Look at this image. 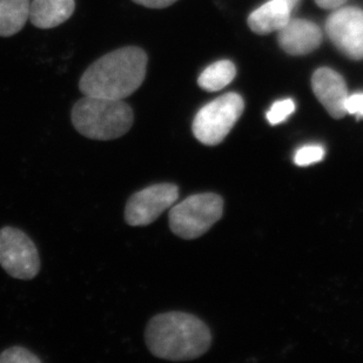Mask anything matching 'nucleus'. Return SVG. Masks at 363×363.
I'll use <instances>...</instances> for the list:
<instances>
[{
	"label": "nucleus",
	"mask_w": 363,
	"mask_h": 363,
	"mask_svg": "<svg viewBox=\"0 0 363 363\" xmlns=\"http://www.w3.org/2000/svg\"><path fill=\"white\" fill-rule=\"evenodd\" d=\"M147 55L128 46L110 52L93 62L79 82L84 96L123 100L137 91L146 77Z\"/></svg>",
	"instance_id": "obj_1"
},
{
	"label": "nucleus",
	"mask_w": 363,
	"mask_h": 363,
	"mask_svg": "<svg viewBox=\"0 0 363 363\" xmlns=\"http://www.w3.org/2000/svg\"><path fill=\"white\" fill-rule=\"evenodd\" d=\"M145 341L155 357L169 361L194 360L212 343L208 327L187 313H162L152 318L145 330Z\"/></svg>",
	"instance_id": "obj_2"
},
{
	"label": "nucleus",
	"mask_w": 363,
	"mask_h": 363,
	"mask_svg": "<svg viewBox=\"0 0 363 363\" xmlns=\"http://www.w3.org/2000/svg\"><path fill=\"white\" fill-rule=\"evenodd\" d=\"M73 126L91 140H116L133 126V111L123 100L84 96L71 113Z\"/></svg>",
	"instance_id": "obj_3"
},
{
	"label": "nucleus",
	"mask_w": 363,
	"mask_h": 363,
	"mask_svg": "<svg viewBox=\"0 0 363 363\" xmlns=\"http://www.w3.org/2000/svg\"><path fill=\"white\" fill-rule=\"evenodd\" d=\"M223 200L214 193H201L173 206L169 212V227L175 235L192 240L201 237L221 219Z\"/></svg>",
	"instance_id": "obj_4"
},
{
	"label": "nucleus",
	"mask_w": 363,
	"mask_h": 363,
	"mask_svg": "<svg viewBox=\"0 0 363 363\" xmlns=\"http://www.w3.org/2000/svg\"><path fill=\"white\" fill-rule=\"evenodd\" d=\"M245 104L238 93H227L198 112L193 121V133L207 146H216L228 135L242 114Z\"/></svg>",
	"instance_id": "obj_5"
},
{
	"label": "nucleus",
	"mask_w": 363,
	"mask_h": 363,
	"mask_svg": "<svg viewBox=\"0 0 363 363\" xmlns=\"http://www.w3.org/2000/svg\"><path fill=\"white\" fill-rule=\"evenodd\" d=\"M0 266L19 280H32L40 272V257L28 234L14 227L0 230Z\"/></svg>",
	"instance_id": "obj_6"
},
{
	"label": "nucleus",
	"mask_w": 363,
	"mask_h": 363,
	"mask_svg": "<svg viewBox=\"0 0 363 363\" xmlns=\"http://www.w3.org/2000/svg\"><path fill=\"white\" fill-rule=\"evenodd\" d=\"M179 198L178 186L155 184L134 193L127 200L125 221L132 227H144L155 223Z\"/></svg>",
	"instance_id": "obj_7"
},
{
	"label": "nucleus",
	"mask_w": 363,
	"mask_h": 363,
	"mask_svg": "<svg viewBox=\"0 0 363 363\" xmlns=\"http://www.w3.org/2000/svg\"><path fill=\"white\" fill-rule=\"evenodd\" d=\"M333 44L353 60L363 59V11L346 7L336 11L325 23Z\"/></svg>",
	"instance_id": "obj_8"
},
{
	"label": "nucleus",
	"mask_w": 363,
	"mask_h": 363,
	"mask_svg": "<svg viewBox=\"0 0 363 363\" xmlns=\"http://www.w3.org/2000/svg\"><path fill=\"white\" fill-rule=\"evenodd\" d=\"M312 89L318 100L334 119H341L346 116L348 92L346 82L339 73L327 67L318 69L312 77Z\"/></svg>",
	"instance_id": "obj_9"
},
{
	"label": "nucleus",
	"mask_w": 363,
	"mask_h": 363,
	"mask_svg": "<svg viewBox=\"0 0 363 363\" xmlns=\"http://www.w3.org/2000/svg\"><path fill=\"white\" fill-rule=\"evenodd\" d=\"M279 44L291 55H306L315 51L323 41L318 25L303 19L288 21L279 31Z\"/></svg>",
	"instance_id": "obj_10"
},
{
	"label": "nucleus",
	"mask_w": 363,
	"mask_h": 363,
	"mask_svg": "<svg viewBox=\"0 0 363 363\" xmlns=\"http://www.w3.org/2000/svg\"><path fill=\"white\" fill-rule=\"evenodd\" d=\"M76 9L74 0H33L28 19L35 28L48 30L69 21Z\"/></svg>",
	"instance_id": "obj_11"
},
{
	"label": "nucleus",
	"mask_w": 363,
	"mask_h": 363,
	"mask_svg": "<svg viewBox=\"0 0 363 363\" xmlns=\"http://www.w3.org/2000/svg\"><path fill=\"white\" fill-rule=\"evenodd\" d=\"M291 7L286 0H271L254 11L248 18V26L257 35L280 31L289 21Z\"/></svg>",
	"instance_id": "obj_12"
},
{
	"label": "nucleus",
	"mask_w": 363,
	"mask_h": 363,
	"mask_svg": "<svg viewBox=\"0 0 363 363\" xmlns=\"http://www.w3.org/2000/svg\"><path fill=\"white\" fill-rule=\"evenodd\" d=\"M30 0H0V37H12L24 28Z\"/></svg>",
	"instance_id": "obj_13"
},
{
	"label": "nucleus",
	"mask_w": 363,
	"mask_h": 363,
	"mask_svg": "<svg viewBox=\"0 0 363 363\" xmlns=\"http://www.w3.org/2000/svg\"><path fill=\"white\" fill-rule=\"evenodd\" d=\"M235 74H237V69L233 62L221 60L208 66L200 74L198 84L205 91L216 92L226 87L230 82H233Z\"/></svg>",
	"instance_id": "obj_14"
},
{
	"label": "nucleus",
	"mask_w": 363,
	"mask_h": 363,
	"mask_svg": "<svg viewBox=\"0 0 363 363\" xmlns=\"http://www.w3.org/2000/svg\"><path fill=\"white\" fill-rule=\"evenodd\" d=\"M41 360L35 354L24 347L14 346L4 350L0 354V363H40Z\"/></svg>",
	"instance_id": "obj_15"
},
{
	"label": "nucleus",
	"mask_w": 363,
	"mask_h": 363,
	"mask_svg": "<svg viewBox=\"0 0 363 363\" xmlns=\"http://www.w3.org/2000/svg\"><path fill=\"white\" fill-rule=\"evenodd\" d=\"M325 155V148L321 145H306L295 153L294 162L298 166H309L321 162Z\"/></svg>",
	"instance_id": "obj_16"
},
{
	"label": "nucleus",
	"mask_w": 363,
	"mask_h": 363,
	"mask_svg": "<svg viewBox=\"0 0 363 363\" xmlns=\"http://www.w3.org/2000/svg\"><path fill=\"white\" fill-rule=\"evenodd\" d=\"M295 111V104L291 99L280 100L273 104L271 110L267 112V121L271 125L284 123Z\"/></svg>",
	"instance_id": "obj_17"
},
{
	"label": "nucleus",
	"mask_w": 363,
	"mask_h": 363,
	"mask_svg": "<svg viewBox=\"0 0 363 363\" xmlns=\"http://www.w3.org/2000/svg\"><path fill=\"white\" fill-rule=\"evenodd\" d=\"M346 111L347 113L355 114L359 118L363 117V93H357L347 98Z\"/></svg>",
	"instance_id": "obj_18"
},
{
	"label": "nucleus",
	"mask_w": 363,
	"mask_h": 363,
	"mask_svg": "<svg viewBox=\"0 0 363 363\" xmlns=\"http://www.w3.org/2000/svg\"><path fill=\"white\" fill-rule=\"evenodd\" d=\"M134 3L148 7V9H164V7L171 6L178 0H133Z\"/></svg>",
	"instance_id": "obj_19"
},
{
	"label": "nucleus",
	"mask_w": 363,
	"mask_h": 363,
	"mask_svg": "<svg viewBox=\"0 0 363 363\" xmlns=\"http://www.w3.org/2000/svg\"><path fill=\"white\" fill-rule=\"evenodd\" d=\"M315 1L323 9H336L346 3V0H315Z\"/></svg>",
	"instance_id": "obj_20"
},
{
	"label": "nucleus",
	"mask_w": 363,
	"mask_h": 363,
	"mask_svg": "<svg viewBox=\"0 0 363 363\" xmlns=\"http://www.w3.org/2000/svg\"><path fill=\"white\" fill-rule=\"evenodd\" d=\"M286 1H287L288 5H289L291 9L294 6L295 4L298 3V0H286Z\"/></svg>",
	"instance_id": "obj_21"
}]
</instances>
